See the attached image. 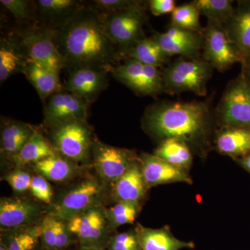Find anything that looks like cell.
Instances as JSON below:
<instances>
[{"mask_svg":"<svg viewBox=\"0 0 250 250\" xmlns=\"http://www.w3.org/2000/svg\"><path fill=\"white\" fill-rule=\"evenodd\" d=\"M53 30L64 66L69 70L95 67L111 71L112 64L124 57L108 36L104 16L96 11L83 8L68 22Z\"/></svg>","mask_w":250,"mask_h":250,"instance_id":"1","label":"cell"},{"mask_svg":"<svg viewBox=\"0 0 250 250\" xmlns=\"http://www.w3.org/2000/svg\"><path fill=\"white\" fill-rule=\"evenodd\" d=\"M143 125L148 134L161 141L179 139L200 153L209 147L212 115L207 102L156 104L146 110Z\"/></svg>","mask_w":250,"mask_h":250,"instance_id":"2","label":"cell"},{"mask_svg":"<svg viewBox=\"0 0 250 250\" xmlns=\"http://www.w3.org/2000/svg\"><path fill=\"white\" fill-rule=\"evenodd\" d=\"M213 68L204 59L180 57L162 72L164 90L170 94L191 92L206 96Z\"/></svg>","mask_w":250,"mask_h":250,"instance_id":"3","label":"cell"},{"mask_svg":"<svg viewBox=\"0 0 250 250\" xmlns=\"http://www.w3.org/2000/svg\"><path fill=\"white\" fill-rule=\"evenodd\" d=\"M51 129L52 143L59 154L76 164L89 160L95 139L86 121H67Z\"/></svg>","mask_w":250,"mask_h":250,"instance_id":"4","label":"cell"},{"mask_svg":"<svg viewBox=\"0 0 250 250\" xmlns=\"http://www.w3.org/2000/svg\"><path fill=\"white\" fill-rule=\"evenodd\" d=\"M146 10L139 1L129 9L104 16L108 36L121 49L123 57L133 46L144 39Z\"/></svg>","mask_w":250,"mask_h":250,"instance_id":"5","label":"cell"},{"mask_svg":"<svg viewBox=\"0 0 250 250\" xmlns=\"http://www.w3.org/2000/svg\"><path fill=\"white\" fill-rule=\"evenodd\" d=\"M218 115L224 126L250 129V80L243 72L229 85Z\"/></svg>","mask_w":250,"mask_h":250,"instance_id":"6","label":"cell"},{"mask_svg":"<svg viewBox=\"0 0 250 250\" xmlns=\"http://www.w3.org/2000/svg\"><path fill=\"white\" fill-rule=\"evenodd\" d=\"M69 230L80 247L106 249L111 229L101 206L92 207L67 221Z\"/></svg>","mask_w":250,"mask_h":250,"instance_id":"7","label":"cell"},{"mask_svg":"<svg viewBox=\"0 0 250 250\" xmlns=\"http://www.w3.org/2000/svg\"><path fill=\"white\" fill-rule=\"evenodd\" d=\"M204 60L219 71H224L243 59L231 40L225 25L208 21L204 30Z\"/></svg>","mask_w":250,"mask_h":250,"instance_id":"8","label":"cell"},{"mask_svg":"<svg viewBox=\"0 0 250 250\" xmlns=\"http://www.w3.org/2000/svg\"><path fill=\"white\" fill-rule=\"evenodd\" d=\"M92 155L99 176L108 184L116 183L140 161L134 151L113 147L97 139L94 141Z\"/></svg>","mask_w":250,"mask_h":250,"instance_id":"9","label":"cell"},{"mask_svg":"<svg viewBox=\"0 0 250 250\" xmlns=\"http://www.w3.org/2000/svg\"><path fill=\"white\" fill-rule=\"evenodd\" d=\"M103 195V186L96 179H85L67 192L49 213L68 221L85 210L100 205Z\"/></svg>","mask_w":250,"mask_h":250,"instance_id":"10","label":"cell"},{"mask_svg":"<svg viewBox=\"0 0 250 250\" xmlns=\"http://www.w3.org/2000/svg\"><path fill=\"white\" fill-rule=\"evenodd\" d=\"M21 41L29 60L59 72L65 67L53 29L43 26L28 29L21 34Z\"/></svg>","mask_w":250,"mask_h":250,"instance_id":"11","label":"cell"},{"mask_svg":"<svg viewBox=\"0 0 250 250\" xmlns=\"http://www.w3.org/2000/svg\"><path fill=\"white\" fill-rule=\"evenodd\" d=\"M46 102L45 123L50 128L67 121H86L88 104L65 89L54 93Z\"/></svg>","mask_w":250,"mask_h":250,"instance_id":"12","label":"cell"},{"mask_svg":"<svg viewBox=\"0 0 250 250\" xmlns=\"http://www.w3.org/2000/svg\"><path fill=\"white\" fill-rule=\"evenodd\" d=\"M154 39L167 57L180 55L196 59L204 46V33L188 30L171 24L164 33H156Z\"/></svg>","mask_w":250,"mask_h":250,"instance_id":"13","label":"cell"},{"mask_svg":"<svg viewBox=\"0 0 250 250\" xmlns=\"http://www.w3.org/2000/svg\"><path fill=\"white\" fill-rule=\"evenodd\" d=\"M108 72L110 70L107 69L95 67L72 69L63 89L89 104L107 87Z\"/></svg>","mask_w":250,"mask_h":250,"instance_id":"14","label":"cell"},{"mask_svg":"<svg viewBox=\"0 0 250 250\" xmlns=\"http://www.w3.org/2000/svg\"><path fill=\"white\" fill-rule=\"evenodd\" d=\"M41 208L35 202L21 197H1L0 226L1 230H14L31 226L39 216Z\"/></svg>","mask_w":250,"mask_h":250,"instance_id":"15","label":"cell"},{"mask_svg":"<svg viewBox=\"0 0 250 250\" xmlns=\"http://www.w3.org/2000/svg\"><path fill=\"white\" fill-rule=\"evenodd\" d=\"M140 162L147 188L175 182L192 183L187 170L172 165L154 154L142 153Z\"/></svg>","mask_w":250,"mask_h":250,"instance_id":"16","label":"cell"},{"mask_svg":"<svg viewBox=\"0 0 250 250\" xmlns=\"http://www.w3.org/2000/svg\"><path fill=\"white\" fill-rule=\"evenodd\" d=\"M36 5L43 27L52 29L62 27L83 9L75 0H39Z\"/></svg>","mask_w":250,"mask_h":250,"instance_id":"17","label":"cell"},{"mask_svg":"<svg viewBox=\"0 0 250 250\" xmlns=\"http://www.w3.org/2000/svg\"><path fill=\"white\" fill-rule=\"evenodd\" d=\"M147 188L139 161L114 184L113 199L117 202L139 204Z\"/></svg>","mask_w":250,"mask_h":250,"instance_id":"18","label":"cell"},{"mask_svg":"<svg viewBox=\"0 0 250 250\" xmlns=\"http://www.w3.org/2000/svg\"><path fill=\"white\" fill-rule=\"evenodd\" d=\"M225 27L244 61L250 51V1H240Z\"/></svg>","mask_w":250,"mask_h":250,"instance_id":"19","label":"cell"},{"mask_svg":"<svg viewBox=\"0 0 250 250\" xmlns=\"http://www.w3.org/2000/svg\"><path fill=\"white\" fill-rule=\"evenodd\" d=\"M142 250H179L184 248L193 249L192 242L182 241L172 234L166 228L162 229L146 228L141 225L136 227Z\"/></svg>","mask_w":250,"mask_h":250,"instance_id":"20","label":"cell"},{"mask_svg":"<svg viewBox=\"0 0 250 250\" xmlns=\"http://www.w3.org/2000/svg\"><path fill=\"white\" fill-rule=\"evenodd\" d=\"M215 143L222 154L240 159L250 154V129L224 126L217 134Z\"/></svg>","mask_w":250,"mask_h":250,"instance_id":"21","label":"cell"},{"mask_svg":"<svg viewBox=\"0 0 250 250\" xmlns=\"http://www.w3.org/2000/svg\"><path fill=\"white\" fill-rule=\"evenodd\" d=\"M23 73L43 102L47 101L54 93L62 90L59 79L60 72L42 66L29 59Z\"/></svg>","mask_w":250,"mask_h":250,"instance_id":"22","label":"cell"},{"mask_svg":"<svg viewBox=\"0 0 250 250\" xmlns=\"http://www.w3.org/2000/svg\"><path fill=\"white\" fill-rule=\"evenodd\" d=\"M31 165L39 175L57 183L72 179L78 171L76 163L59 153Z\"/></svg>","mask_w":250,"mask_h":250,"instance_id":"23","label":"cell"},{"mask_svg":"<svg viewBox=\"0 0 250 250\" xmlns=\"http://www.w3.org/2000/svg\"><path fill=\"white\" fill-rule=\"evenodd\" d=\"M59 153L52 142L38 131H34L19 152L12 158L18 167L34 164Z\"/></svg>","mask_w":250,"mask_h":250,"instance_id":"24","label":"cell"},{"mask_svg":"<svg viewBox=\"0 0 250 250\" xmlns=\"http://www.w3.org/2000/svg\"><path fill=\"white\" fill-rule=\"evenodd\" d=\"M35 131L31 125L22 122H8L1 129V154L12 159L21 151Z\"/></svg>","mask_w":250,"mask_h":250,"instance_id":"25","label":"cell"},{"mask_svg":"<svg viewBox=\"0 0 250 250\" xmlns=\"http://www.w3.org/2000/svg\"><path fill=\"white\" fill-rule=\"evenodd\" d=\"M15 41L3 40L0 45V81L4 82L10 77L24 71L27 63V54L21 42L18 47Z\"/></svg>","mask_w":250,"mask_h":250,"instance_id":"26","label":"cell"},{"mask_svg":"<svg viewBox=\"0 0 250 250\" xmlns=\"http://www.w3.org/2000/svg\"><path fill=\"white\" fill-rule=\"evenodd\" d=\"M191 151L183 141L171 138L161 141L154 154L172 165L187 170L192 166Z\"/></svg>","mask_w":250,"mask_h":250,"instance_id":"27","label":"cell"},{"mask_svg":"<svg viewBox=\"0 0 250 250\" xmlns=\"http://www.w3.org/2000/svg\"><path fill=\"white\" fill-rule=\"evenodd\" d=\"M41 228L39 225H31L8 230L1 236V241L7 250H37L41 243Z\"/></svg>","mask_w":250,"mask_h":250,"instance_id":"28","label":"cell"},{"mask_svg":"<svg viewBox=\"0 0 250 250\" xmlns=\"http://www.w3.org/2000/svg\"><path fill=\"white\" fill-rule=\"evenodd\" d=\"M125 57L134 59L146 65L159 67L168 57L164 54L157 41L152 38H144L127 51Z\"/></svg>","mask_w":250,"mask_h":250,"instance_id":"29","label":"cell"},{"mask_svg":"<svg viewBox=\"0 0 250 250\" xmlns=\"http://www.w3.org/2000/svg\"><path fill=\"white\" fill-rule=\"evenodd\" d=\"M192 3L208 21L223 25L228 22L235 11L230 0H196Z\"/></svg>","mask_w":250,"mask_h":250,"instance_id":"30","label":"cell"},{"mask_svg":"<svg viewBox=\"0 0 250 250\" xmlns=\"http://www.w3.org/2000/svg\"><path fill=\"white\" fill-rule=\"evenodd\" d=\"M140 210L139 204L117 202L116 205L105 210L110 229L113 230L123 225L134 223Z\"/></svg>","mask_w":250,"mask_h":250,"instance_id":"31","label":"cell"},{"mask_svg":"<svg viewBox=\"0 0 250 250\" xmlns=\"http://www.w3.org/2000/svg\"><path fill=\"white\" fill-rule=\"evenodd\" d=\"M200 11L193 3H189L177 6L172 13V25L204 33L200 23Z\"/></svg>","mask_w":250,"mask_h":250,"instance_id":"32","label":"cell"},{"mask_svg":"<svg viewBox=\"0 0 250 250\" xmlns=\"http://www.w3.org/2000/svg\"><path fill=\"white\" fill-rule=\"evenodd\" d=\"M145 65L134 59H129L125 63L112 67L113 77L130 89L134 90L144 72Z\"/></svg>","mask_w":250,"mask_h":250,"instance_id":"33","label":"cell"},{"mask_svg":"<svg viewBox=\"0 0 250 250\" xmlns=\"http://www.w3.org/2000/svg\"><path fill=\"white\" fill-rule=\"evenodd\" d=\"M159 67L145 65L144 72L133 91L144 95H154L164 90L162 72Z\"/></svg>","mask_w":250,"mask_h":250,"instance_id":"34","label":"cell"},{"mask_svg":"<svg viewBox=\"0 0 250 250\" xmlns=\"http://www.w3.org/2000/svg\"><path fill=\"white\" fill-rule=\"evenodd\" d=\"M107 250H142L136 230L118 233L112 237Z\"/></svg>","mask_w":250,"mask_h":250,"instance_id":"35","label":"cell"},{"mask_svg":"<svg viewBox=\"0 0 250 250\" xmlns=\"http://www.w3.org/2000/svg\"><path fill=\"white\" fill-rule=\"evenodd\" d=\"M41 244L46 249L57 250L55 215L49 213L41 223Z\"/></svg>","mask_w":250,"mask_h":250,"instance_id":"36","label":"cell"},{"mask_svg":"<svg viewBox=\"0 0 250 250\" xmlns=\"http://www.w3.org/2000/svg\"><path fill=\"white\" fill-rule=\"evenodd\" d=\"M32 178L27 171L18 167L17 170L6 174L4 179L12 188L14 192L23 193L30 190Z\"/></svg>","mask_w":250,"mask_h":250,"instance_id":"37","label":"cell"},{"mask_svg":"<svg viewBox=\"0 0 250 250\" xmlns=\"http://www.w3.org/2000/svg\"><path fill=\"white\" fill-rule=\"evenodd\" d=\"M31 194L37 200L45 204H51L53 196L52 188L47 179L41 175L34 176L31 181Z\"/></svg>","mask_w":250,"mask_h":250,"instance_id":"38","label":"cell"},{"mask_svg":"<svg viewBox=\"0 0 250 250\" xmlns=\"http://www.w3.org/2000/svg\"><path fill=\"white\" fill-rule=\"evenodd\" d=\"M1 4L20 21H27L29 17V9L24 0H1Z\"/></svg>","mask_w":250,"mask_h":250,"instance_id":"39","label":"cell"},{"mask_svg":"<svg viewBox=\"0 0 250 250\" xmlns=\"http://www.w3.org/2000/svg\"><path fill=\"white\" fill-rule=\"evenodd\" d=\"M94 2L99 9L106 14H110L129 9L139 1L132 0H97Z\"/></svg>","mask_w":250,"mask_h":250,"instance_id":"40","label":"cell"},{"mask_svg":"<svg viewBox=\"0 0 250 250\" xmlns=\"http://www.w3.org/2000/svg\"><path fill=\"white\" fill-rule=\"evenodd\" d=\"M174 0H151L149 1V9L156 16L172 14L176 6Z\"/></svg>","mask_w":250,"mask_h":250,"instance_id":"41","label":"cell"},{"mask_svg":"<svg viewBox=\"0 0 250 250\" xmlns=\"http://www.w3.org/2000/svg\"><path fill=\"white\" fill-rule=\"evenodd\" d=\"M243 72L245 75L250 80V51L245 58L243 62Z\"/></svg>","mask_w":250,"mask_h":250,"instance_id":"42","label":"cell"},{"mask_svg":"<svg viewBox=\"0 0 250 250\" xmlns=\"http://www.w3.org/2000/svg\"><path fill=\"white\" fill-rule=\"evenodd\" d=\"M238 162L239 163L240 165H241L245 170L250 172V154L238 159Z\"/></svg>","mask_w":250,"mask_h":250,"instance_id":"43","label":"cell"},{"mask_svg":"<svg viewBox=\"0 0 250 250\" xmlns=\"http://www.w3.org/2000/svg\"><path fill=\"white\" fill-rule=\"evenodd\" d=\"M78 250H105L104 249H98V248H84V247H80Z\"/></svg>","mask_w":250,"mask_h":250,"instance_id":"44","label":"cell"},{"mask_svg":"<svg viewBox=\"0 0 250 250\" xmlns=\"http://www.w3.org/2000/svg\"><path fill=\"white\" fill-rule=\"evenodd\" d=\"M0 250H7V248L2 241H0Z\"/></svg>","mask_w":250,"mask_h":250,"instance_id":"45","label":"cell"},{"mask_svg":"<svg viewBox=\"0 0 250 250\" xmlns=\"http://www.w3.org/2000/svg\"><path fill=\"white\" fill-rule=\"evenodd\" d=\"M37 250H51L48 249H46V248H44V247H42L41 246V244L40 243V245H39V248H38Z\"/></svg>","mask_w":250,"mask_h":250,"instance_id":"46","label":"cell"}]
</instances>
